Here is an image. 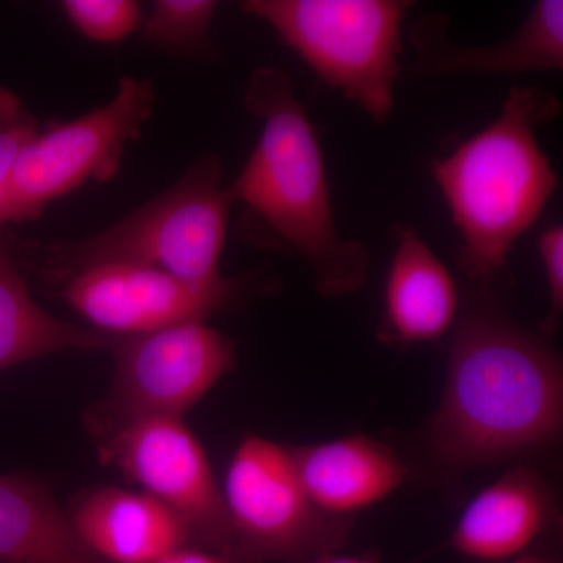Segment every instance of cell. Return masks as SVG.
Wrapping results in <instances>:
<instances>
[{"mask_svg": "<svg viewBox=\"0 0 563 563\" xmlns=\"http://www.w3.org/2000/svg\"><path fill=\"white\" fill-rule=\"evenodd\" d=\"M562 424L561 361L542 336L493 310L463 314L429 422L433 457L459 472L495 465L554 443Z\"/></svg>", "mask_w": 563, "mask_h": 563, "instance_id": "1", "label": "cell"}, {"mask_svg": "<svg viewBox=\"0 0 563 563\" xmlns=\"http://www.w3.org/2000/svg\"><path fill=\"white\" fill-rule=\"evenodd\" d=\"M244 107L262 121L261 139L228 188L246 210L247 235L301 257L322 296L361 290L372 257L336 229L321 144L291 77L279 68L254 70Z\"/></svg>", "mask_w": 563, "mask_h": 563, "instance_id": "2", "label": "cell"}, {"mask_svg": "<svg viewBox=\"0 0 563 563\" xmlns=\"http://www.w3.org/2000/svg\"><path fill=\"white\" fill-rule=\"evenodd\" d=\"M561 110L551 91L512 87L490 125L432 162L433 180L461 233L457 262L468 279L504 272L515 243L550 202L559 179L537 129Z\"/></svg>", "mask_w": 563, "mask_h": 563, "instance_id": "3", "label": "cell"}, {"mask_svg": "<svg viewBox=\"0 0 563 563\" xmlns=\"http://www.w3.org/2000/svg\"><path fill=\"white\" fill-rule=\"evenodd\" d=\"M222 181L220 158L206 155L173 187L107 231L44 247L40 272L57 284L88 266L128 263L190 282L220 279L233 206Z\"/></svg>", "mask_w": 563, "mask_h": 563, "instance_id": "4", "label": "cell"}, {"mask_svg": "<svg viewBox=\"0 0 563 563\" xmlns=\"http://www.w3.org/2000/svg\"><path fill=\"white\" fill-rule=\"evenodd\" d=\"M409 0H247L244 13L273 29L318 79L387 122L401 74Z\"/></svg>", "mask_w": 563, "mask_h": 563, "instance_id": "5", "label": "cell"}, {"mask_svg": "<svg viewBox=\"0 0 563 563\" xmlns=\"http://www.w3.org/2000/svg\"><path fill=\"white\" fill-rule=\"evenodd\" d=\"M235 563H306L346 543L351 520L325 515L299 479L291 446L246 437L221 487Z\"/></svg>", "mask_w": 563, "mask_h": 563, "instance_id": "6", "label": "cell"}, {"mask_svg": "<svg viewBox=\"0 0 563 563\" xmlns=\"http://www.w3.org/2000/svg\"><path fill=\"white\" fill-rule=\"evenodd\" d=\"M155 98L152 80L124 77L106 106L76 120L40 125L14 168L0 229L40 220L52 202L87 181L113 179L129 144L150 121Z\"/></svg>", "mask_w": 563, "mask_h": 563, "instance_id": "7", "label": "cell"}, {"mask_svg": "<svg viewBox=\"0 0 563 563\" xmlns=\"http://www.w3.org/2000/svg\"><path fill=\"white\" fill-rule=\"evenodd\" d=\"M113 383L88 410L96 440L146 418H181L201 401L236 361V344L206 321L114 336Z\"/></svg>", "mask_w": 563, "mask_h": 563, "instance_id": "8", "label": "cell"}, {"mask_svg": "<svg viewBox=\"0 0 563 563\" xmlns=\"http://www.w3.org/2000/svg\"><path fill=\"white\" fill-rule=\"evenodd\" d=\"M96 442L103 465L120 470L187 525L191 547L231 559V526L220 484L181 418L133 421Z\"/></svg>", "mask_w": 563, "mask_h": 563, "instance_id": "9", "label": "cell"}, {"mask_svg": "<svg viewBox=\"0 0 563 563\" xmlns=\"http://www.w3.org/2000/svg\"><path fill=\"white\" fill-rule=\"evenodd\" d=\"M54 285L74 312L114 336L206 321L239 301L246 287L235 277L190 282L128 263L88 266Z\"/></svg>", "mask_w": 563, "mask_h": 563, "instance_id": "10", "label": "cell"}, {"mask_svg": "<svg viewBox=\"0 0 563 563\" xmlns=\"http://www.w3.org/2000/svg\"><path fill=\"white\" fill-rule=\"evenodd\" d=\"M450 18L432 13L409 29L415 76L479 73L523 76L563 68V2L540 0L521 27L495 46L463 47L448 36Z\"/></svg>", "mask_w": 563, "mask_h": 563, "instance_id": "11", "label": "cell"}, {"mask_svg": "<svg viewBox=\"0 0 563 563\" xmlns=\"http://www.w3.org/2000/svg\"><path fill=\"white\" fill-rule=\"evenodd\" d=\"M555 521L550 485L533 470L517 468L466 504L448 544L472 561L506 563L528 554Z\"/></svg>", "mask_w": 563, "mask_h": 563, "instance_id": "12", "label": "cell"}, {"mask_svg": "<svg viewBox=\"0 0 563 563\" xmlns=\"http://www.w3.org/2000/svg\"><path fill=\"white\" fill-rule=\"evenodd\" d=\"M68 515L85 547L106 563H157L191 547L187 525L146 492L95 488L77 496Z\"/></svg>", "mask_w": 563, "mask_h": 563, "instance_id": "13", "label": "cell"}, {"mask_svg": "<svg viewBox=\"0 0 563 563\" xmlns=\"http://www.w3.org/2000/svg\"><path fill=\"white\" fill-rule=\"evenodd\" d=\"M457 317L453 274L413 229L398 225L377 339L391 346L437 342Z\"/></svg>", "mask_w": 563, "mask_h": 563, "instance_id": "14", "label": "cell"}, {"mask_svg": "<svg viewBox=\"0 0 563 563\" xmlns=\"http://www.w3.org/2000/svg\"><path fill=\"white\" fill-rule=\"evenodd\" d=\"M299 479L314 506L335 518L368 509L398 490L407 468L395 451L355 433L306 446H291Z\"/></svg>", "mask_w": 563, "mask_h": 563, "instance_id": "15", "label": "cell"}, {"mask_svg": "<svg viewBox=\"0 0 563 563\" xmlns=\"http://www.w3.org/2000/svg\"><path fill=\"white\" fill-rule=\"evenodd\" d=\"M0 563H106L85 547L68 510L25 473L0 474Z\"/></svg>", "mask_w": 563, "mask_h": 563, "instance_id": "16", "label": "cell"}, {"mask_svg": "<svg viewBox=\"0 0 563 563\" xmlns=\"http://www.w3.org/2000/svg\"><path fill=\"white\" fill-rule=\"evenodd\" d=\"M113 340L114 335L62 321L40 307L0 239V373L57 352L110 351Z\"/></svg>", "mask_w": 563, "mask_h": 563, "instance_id": "17", "label": "cell"}, {"mask_svg": "<svg viewBox=\"0 0 563 563\" xmlns=\"http://www.w3.org/2000/svg\"><path fill=\"white\" fill-rule=\"evenodd\" d=\"M220 3L214 0H157L143 21V40L174 54H206L209 29Z\"/></svg>", "mask_w": 563, "mask_h": 563, "instance_id": "18", "label": "cell"}, {"mask_svg": "<svg viewBox=\"0 0 563 563\" xmlns=\"http://www.w3.org/2000/svg\"><path fill=\"white\" fill-rule=\"evenodd\" d=\"M70 25L95 43L113 44L143 25V11L133 0H66L62 3Z\"/></svg>", "mask_w": 563, "mask_h": 563, "instance_id": "19", "label": "cell"}, {"mask_svg": "<svg viewBox=\"0 0 563 563\" xmlns=\"http://www.w3.org/2000/svg\"><path fill=\"white\" fill-rule=\"evenodd\" d=\"M38 129V120L21 99L13 91L0 88V214L16 163Z\"/></svg>", "mask_w": 563, "mask_h": 563, "instance_id": "20", "label": "cell"}, {"mask_svg": "<svg viewBox=\"0 0 563 563\" xmlns=\"http://www.w3.org/2000/svg\"><path fill=\"white\" fill-rule=\"evenodd\" d=\"M544 277H547L548 301L550 312L543 321V333H551L558 328L563 312V228L554 224L542 232L537 242Z\"/></svg>", "mask_w": 563, "mask_h": 563, "instance_id": "21", "label": "cell"}, {"mask_svg": "<svg viewBox=\"0 0 563 563\" xmlns=\"http://www.w3.org/2000/svg\"><path fill=\"white\" fill-rule=\"evenodd\" d=\"M157 563H235L232 559L225 558L214 551L202 550V548L185 547L163 558Z\"/></svg>", "mask_w": 563, "mask_h": 563, "instance_id": "22", "label": "cell"}, {"mask_svg": "<svg viewBox=\"0 0 563 563\" xmlns=\"http://www.w3.org/2000/svg\"><path fill=\"white\" fill-rule=\"evenodd\" d=\"M306 563H380V559L372 553L340 554L339 551L318 555Z\"/></svg>", "mask_w": 563, "mask_h": 563, "instance_id": "23", "label": "cell"}, {"mask_svg": "<svg viewBox=\"0 0 563 563\" xmlns=\"http://www.w3.org/2000/svg\"><path fill=\"white\" fill-rule=\"evenodd\" d=\"M506 563H558L554 559L548 558L544 554H523L520 558L512 559V561Z\"/></svg>", "mask_w": 563, "mask_h": 563, "instance_id": "24", "label": "cell"}]
</instances>
